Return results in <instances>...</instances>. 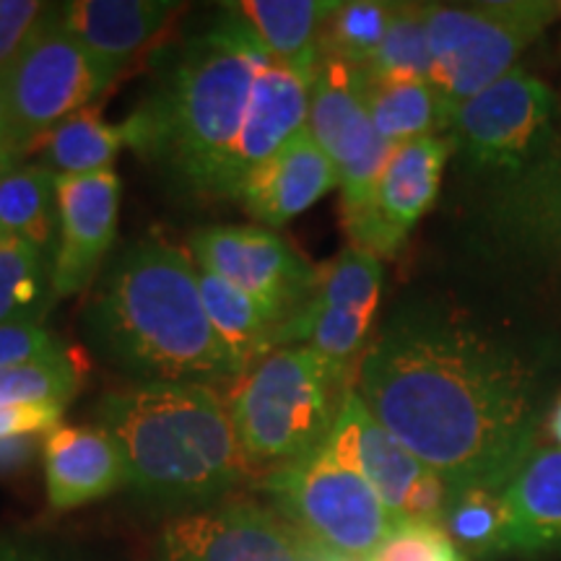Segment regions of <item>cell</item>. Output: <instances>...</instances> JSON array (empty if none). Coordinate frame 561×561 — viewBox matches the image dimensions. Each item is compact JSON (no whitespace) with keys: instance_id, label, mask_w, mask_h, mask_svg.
<instances>
[{"instance_id":"4","label":"cell","mask_w":561,"mask_h":561,"mask_svg":"<svg viewBox=\"0 0 561 561\" xmlns=\"http://www.w3.org/2000/svg\"><path fill=\"white\" fill-rule=\"evenodd\" d=\"M96 413L121 447L128 489L146 500L198 510L261 479L210 385H138L104 396Z\"/></svg>"},{"instance_id":"41","label":"cell","mask_w":561,"mask_h":561,"mask_svg":"<svg viewBox=\"0 0 561 561\" xmlns=\"http://www.w3.org/2000/svg\"><path fill=\"white\" fill-rule=\"evenodd\" d=\"M3 112H5V79H0V128H3Z\"/></svg>"},{"instance_id":"40","label":"cell","mask_w":561,"mask_h":561,"mask_svg":"<svg viewBox=\"0 0 561 561\" xmlns=\"http://www.w3.org/2000/svg\"><path fill=\"white\" fill-rule=\"evenodd\" d=\"M11 161H13V157L9 151H5L3 138H0V174H3L5 170H11Z\"/></svg>"},{"instance_id":"22","label":"cell","mask_w":561,"mask_h":561,"mask_svg":"<svg viewBox=\"0 0 561 561\" xmlns=\"http://www.w3.org/2000/svg\"><path fill=\"white\" fill-rule=\"evenodd\" d=\"M507 557L561 551V450L536 447L504 486Z\"/></svg>"},{"instance_id":"29","label":"cell","mask_w":561,"mask_h":561,"mask_svg":"<svg viewBox=\"0 0 561 561\" xmlns=\"http://www.w3.org/2000/svg\"><path fill=\"white\" fill-rule=\"evenodd\" d=\"M396 3L351 0L339 3L325 21L320 39V60H339L354 68H367L380 50Z\"/></svg>"},{"instance_id":"34","label":"cell","mask_w":561,"mask_h":561,"mask_svg":"<svg viewBox=\"0 0 561 561\" xmlns=\"http://www.w3.org/2000/svg\"><path fill=\"white\" fill-rule=\"evenodd\" d=\"M47 9L37 0H0V79L16 66Z\"/></svg>"},{"instance_id":"3","label":"cell","mask_w":561,"mask_h":561,"mask_svg":"<svg viewBox=\"0 0 561 561\" xmlns=\"http://www.w3.org/2000/svg\"><path fill=\"white\" fill-rule=\"evenodd\" d=\"M89 331L117 367L144 385H210L244 375L210 325L198 265L159 237H146L117 257L89 307Z\"/></svg>"},{"instance_id":"39","label":"cell","mask_w":561,"mask_h":561,"mask_svg":"<svg viewBox=\"0 0 561 561\" xmlns=\"http://www.w3.org/2000/svg\"><path fill=\"white\" fill-rule=\"evenodd\" d=\"M549 434H551V439L557 442L559 450H561V398L557 401V405H553V411H551V416H549Z\"/></svg>"},{"instance_id":"11","label":"cell","mask_w":561,"mask_h":561,"mask_svg":"<svg viewBox=\"0 0 561 561\" xmlns=\"http://www.w3.org/2000/svg\"><path fill=\"white\" fill-rule=\"evenodd\" d=\"M325 557L331 553L273 507L229 496L167 523L159 561H322Z\"/></svg>"},{"instance_id":"26","label":"cell","mask_w":561,"mask_h":561,"mask_svg":"<svg viewBox=\"0 0 561 561\" xmlns=\"http://www.w3.org/2000/svg\"><path fill=\"white\" fill-rule=\"evenodd\" d=\"M364 81L371 123L392 149L447 130L450 112L430 81H371L367 73Z\"/></svg>"},{"instance_id":"8","label":"cell","mask_w":561,"mask_h":561,"mask_svg":"<svg viewBox=\"0 0 561 561\" xmlns=\"http://www.w3.org/2000/svg\"><path fill=\"white\" fill-rule=\"evenodd\" d=\"M115 70L91 58L62 30L58 9H47L37 32L5 76L3 138L13 159L42 144L53 128L89 110L115 81Z\"/></svg>"},{"instance_id":"17","label":"cell","mask_w":561,"mask_h":561,"mask_svg":"<svg viewBox=\"0 0 561 561\" xmlns=\"http://www.w3.org/2000/svg\"><path fill=\"white\" fill-rule=\"evenodd\" d=\"M121 178L115 170L58 178V244L53 252V301L87 289L115 242Z\"/></svg>"},{"instance_id":"36","label":"cell","mask_w":561,"mask_h":561,"mask_svg":"<svg viewBox=\"0 0 561 561\" xmlns=\"http://www.w3.org/2000/svg\"><path fill=\"white\" fill-rule=\"evenodd\" d=\"M62 409L58 405H5L0 409V439L21 434H50L60 426Z\"/></svg>"},{"instance_id":"19","label":"cell","mask_w":561,"mask_h":561,"mask_svg":"<svg viewBox=\"0 0 561 561\" xmlns=\"http://www.w3.org/2000/svg\"><path fill=\"white\" fill-rule=\"evenodd\" d=\"M333 187H339V172L305 130L244 178L237 201L252 219L276 229L312 208Z\"/></svg>"},{"instance_id":"21","label":"cell","mask_w":561,"mask_h":561,"mask_svg":"<svg viewBox=\"0 0 561 561\" xmlns=\"http://www.w3.org/2000/svg\"><path fill=\"white\" fill-rule=\"evenodd\" d=\"M178 3L164 0H73L58 5L70 37L115 73L167 30Z\"/></svg>"},{"instance_id":"18","label":"cell","mask_w":561,"mask_h":561,"mask_svg":"<svg viewBox=\"0 0 561 561\" xmlns=\"http://www.w3.org/2000/svg\"><path fill=\"white\" fill-rule=\"evenodd\" d=\"M312 81L310 76L297 73L284 62L273 60L271 55L265 58L252 83L250 107L231 159L229 198H237L252 170H257L263 161L307 130Z\"/></svg>"},{"instance_id":"5","label":"cell","mask_w":561,"mask_h":561,"mask_svg":"<svg viewBox=\"0 0 561 561\" xmlns=\"http://www.w3.org/2000/svg\"><path fill=\"white\" fill-rule=\"evenodd\" d=\"M351 390L310 346L276 348L244 371L227 405L252 468L263 476L325 445Z\"/></svg>"},{"instance_id":"37","label":"cell","mask_w":561,"mask_h":561,"mask_svg":"<svg viewBox=\"0 0 561 561\" xmlns=\"http://www.w3.org/2000/svg\"><path fill=\"white\" fill-rule=\"evenodd\" d=\"M47 434H21L0 439V479L26 471L45 447Z\"/></svg>"},{"instance_id":"24","label":"cell","mask_w":561,"mask_h":561,"mask_svg":"<svg viewBox=\"0 0 561 561\" xmlns=\"http://www.w3.org/2000/svg\"><path fill=\"white\" fill-rule=\"evenodd\" d=\"M198 286L210 325L244 371L257 367L276 351L280 328L248 294L203 265H198Z\"/></svg>"},{"instance_id":"33","label":"cell","mask_w":561,"mask_h":561,"mask_svg":"<svg viewBox=\"0 0 561 561\" xmlns=\"http://www.w3.org/2000/svg\"><path fill=\"white\" fill-rule=\"evenodd\" d=\"M367 561H466L439 523H396Z\"/></svg>"},{"instance_id":"12","label":"cell","mask_w":561,"mask_h":561,"mask_svg":"<svg viewBox=\"0 0 561 561\" xmlns=\"http://www.w3.org/2000/svg\"><path fill=\"white\" fill-rule=\"evenodd\" d=\"M382 294V261L369 252L346 248L322 271L312 305L278 335V346H310L354 385L356 369L369 346L371 325Z\"/></svg>"},{"instance_id":"38","label":"cell","mask_w":561,"mask_h":561,"mask_svg":"<svg viewBox=\"0 0 561 561\" xmlns=\"http://www.w3.org/2000/svg\"><path fill=\"white\" fill-rule=\"evenodd\" d=\"M0 561H60L58 553L45 546L21 541V538H0Z\"/></svg>"},{"instance_id":"13","label":"cell","mask_w":561,"mask_h":561,"mask_svg":"<svg viewBox=\"0 0 561 561\" xmlns=\"http://www.w3.org/2000/svg\"><path fill=\"white\" fill-rule=\"evenodd\" d=\"M307 130L339 172L343 210L362 206L392 153L371 123L362 68L320 60Z\"/></svg>"},{"instance_id":"25","label":"cell","mask_w":561,"mask_h":561,"mask_svg":"<svg viewBox=\"0 0 561 561\" xmlns=\"http://www.w3.org/2000/svg\"><path fill=\"white\" fill-rule=\"evenodd\" d=\"M58 178L42 164L11 167L0 174V231L47 252L58 234Z\"/></svg>"},{"instance_id":"14","label":"cell","mask_w":561,"mask_h":561,"mask_svg":"<svg viewBox=\"0 0 561 561\" xmlns=\"http://www.w3.org/2000/svg\"><path fill=\"white\" fill-rule=\"evenodd\" d=\"M328 442L359 471L396 523H439L447 483L405 450L367 411L354 390L341 405Z\"/></svg>"},{"instance_id":"9","label":"cell","mask_w":561,"mask_h":561,"mask_svg":"<svg viewBox=\"0 0 561 561\" xmlns=\"http://www.w3.org/2000/svg\"><path fill=\"white\" fill-rule=\"evenodd\" d=\"M553 125V91L541 79L515 68L453 110L447 138L471 170L486 174L491 185H500L551 157Z\"/></svg>"},{"instance_id":"27","label":"cell","mask_w":561,"mask_h":561,"mask_svg":"<svg viewBox=\"0 0 561 561\" xmlns=\"http://www.w3.org/2000/svg\"><path fill=\"white\" fill-rule=\"evenodd\" d=\"M123 146H128L123 125H110L102 121L100 112L81 110L47 133L37 149L42 167H47L55 178H70L112 170V161Z\"/></svg>"},{"instance_id":"16","label":"cell","mask_w":561,"mask_h":561,"mask_svg":"<svg viewBox=\"0 0 561 561\" xmlns=\"http://www.w3.org/2000/svg\"><path fill=\"white\" fill-rule=\"evenodd\" d=\"M483 227L512 263L561 280V153L491 185Z\"/></svg>"},{"instance_id":"30","label":"cell","mask_w":561,"mask_h":561,"mask_svg":"<svg viewBox=\"0 0 561 561\" xmlns=\"http://www.w3.org/2000/svg\"><path fill=\"white\" fill-rule=\"evenodd\" d=\"M371 81H430L432 53L426 34L424 5L396 3L385 39L375 58L364 68Z\"/></svg>"},{"instance_id":"1","label":"cell","mask_w":561,"mask_h":561,"mask_svg":"<svg viewBox=\"0 0 561 561\" xmlns=\"http://www.w3.org/2000/svg\"><path fill=\"white\" fill-rule=\"evenodd\" d=\"M354 392L447 491L504 489L536 450L549 359L468 314L416 305L369 341Z\"/></svg>"},{"instance_id":"6","label":"cell","mask_w":561,"mask_h":561,"mask_svg":"<svg viewBox=\"0 0 561 561\" xmlns=\"http://www.w3.org/2000/svg\"><path fill=\"white\" fill-rule=\"evenodd\" d=\"M271 507L331 557L367 561L396 520L331 442L255 481Z\"/></svg>"},{"instance_id":"20","label":"cell","mask_w":561,"mask_h":561,"mask_svg":"<svg viewBox=\"0 0 561 561\" xmlns=\"http://www.w3.org/2000/svg\"><path fill=\"white\" fill-rule=\"evenodd\" d=\"M42 458L53 512L83 507L128 486L121 447L102 426H55L45 437Z\"/></svg>"},{"instance_id":"23","label":"cell","mask_w":561,"mask_h":561,"mask_svg":"<svg viewBox=\"0 0 561 561\" xmlns=\"http://www.w3.org/2000/svg\"><path fill=\"white\" fill-rule=\"evenodd\" d=\"M335 5L331 0H242L227 9L244 19L273 60L314 79L322 30Z\"/></svg>"},{"instance_id":"43","label":"cell","mask_w":561,"mask_h":561,"mask_svg":"<svg viewBox=\"0 0 561 561\" xmlns=\"http://www.w3.org/2000/svg\"><path fill=\"white\" fill-rule=\"evenodd\" d=\"M5 240V237H3V231H0V242H3Z\"/></svg>"},{"instance_id":"2","label":"cell","mask_w":561,"mask_h":561,"mask_svg":"<svg viewBox=\"0 0 561 561\" xmlns=\"http://www.w3.org/2000/svg\"><path fill=\"white\" fill-rule=\"evenodd\" d=\"M265 58L255 32L227 9L187 39L149 102L123 125L128 146L182 193L227 201L231 159Z\"/></svg>"},{"instance_id":"31","label":"cell","mask_w":561,"mask_h":561,"mask_svg":"<svg viewBox=\"0 0 561 561\" xmlns=\"http://www.w3.org/2000/svg\"><path fill=\"white\" fill-rule=\"evenodd\" d=\"M47 291L53 299L45 252L16 237H5L0 242V325L34 322V314L45 307Z\"/></svg>"},{"instance_id":"32","label":"cell","mask_w":561,"mask_h":561,"mask_svg":"<svg viewBox=\"0 0 561 561\" xmlns=\"http://www.w3.org/2000/svg\"><path fill=\"white\" fill-rule=\"evenodd\" d=\"M83 385V362L70 351L50 359H37L0 369V409L5 405H58L66 403Z\"/></svg>"},{"instance_id":"28","label":"cell","mask_w":561,"mask_h":561,"mask_svg":"<svg viewBox=\"0 0 561 561\" xmlns=\"http://www.w3.org/2000/svg\"><path fill=\"white\" fill-rule=\"evenodd\" d=\"M439 525L466 559L489 561L507 557L510 517L504 489L473 486L447 491Z\"/></svg>"},{"instance_id":"15","label":"cell","mask_w":561,"mask_h":561,"mask_svg":"<svg viewBox=\"0 0 561 561\" xmlns=\"http://www.w3.org/2000/svg\"><path fill=\"white\" fill-rule=\"evenodd\" d=\"M453 151V140L447 136L396 146L367 201L343 210L351 248L369 252L380 261L396 255L437 198L442 172Z\"/></svg>"},{"instance_id":"42","label":"cell","mask_w":561,"mask_h":561,"mask_svg":"<svg viewBox=\"0 0 561 561\" xmlns=\"http://www.w3.org/2000/svg\"><path fill=\"white\" fill-rule=\"evenodd\" d=\"M322 561H348V559H339V557H325Z\"/></svg>"},{"instance_id":"35","label":"cell","mask_w":561,"mask_h":561,"mask_svg":"<svg viewBox=\"0 0 561 561\" xmlns=\"http://www.w3.org/2000/svg\"><path fill=\"white\" fill-rule=\"evenodd\" d=\"M60 341L37 325V322H9L0 325V369L16 367V364L50 359L62 354Z\"/></svg>"},{"instance_id":"7","label":"cell","mask_w":561,"mask_h":561,"mask_svg":"<svg viewBox=\"0 0 561 561\" xmlns=\"http://www.w3.org/2000/svg\"><path fill=\"white\" fill-rule=\"evenodd\" d=\"M432 53V87L453 115L496 83L523 53L561 19L553 0H500L476 5H424Z\"/></svg>"},{"instance_id":"10","label":"cell","mask_w":561,"mask_h":561,"mask_svg":"<svg viewBox=\"0 0 561 561\" xmlns=\"http://www.w3.org/2000/svg\"><path fill=\"white\" fill-rule=\"evenodd\" d=\"M193 261L248 294L284 331L312 305L322 271L265 227H206L191 240Z\"/></svg>"}]
</instances>
